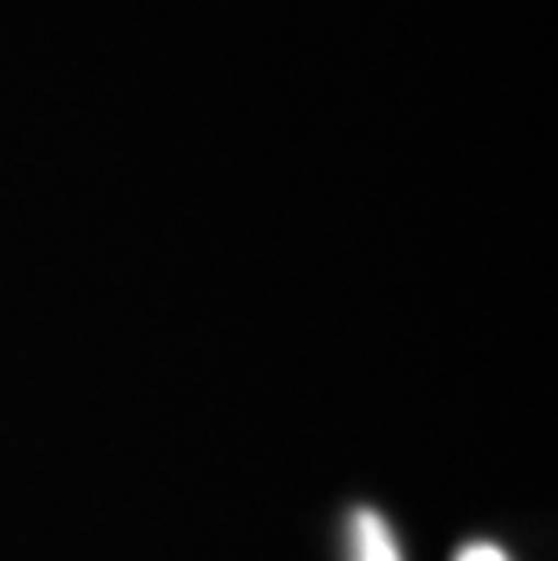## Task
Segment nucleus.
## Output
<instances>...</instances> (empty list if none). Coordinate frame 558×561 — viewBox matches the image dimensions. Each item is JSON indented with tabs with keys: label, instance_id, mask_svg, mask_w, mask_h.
Instances as JSON below:
<instances>
[{
	"label": "nucleus",
	"instance_id": "obj_1",
	"mask_svg": "<svg viewBox=\"0 0 558 561\" xmlns=\"http://www.w3.org/2000/svg\"><path fill=\"white\" fill-rule=\"evenodd\" d=\"M349 561H402L388 522L374 507H355L349 518Z\"/></svg>",
	"mask_w": 558,
	"mask_h": 561
},
{
	"label": "nucleus",
	"instance_id": "obj_2",
	"mask_svg": "<svg viewBox=\"0 0 558 561\" xmlns=\"http://www.w3.org/2000/svg\"><path fill=\"white\" fill-rule=\"evenodd\" d=\"M454 561H512V558H508L504 547H497L490 540H475V543L460 547V551L454 554Z\"/></svg>",
	"mask_w": 558,
	"mask_h": 561
}]
</instances>
